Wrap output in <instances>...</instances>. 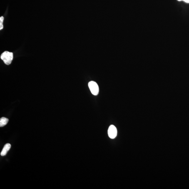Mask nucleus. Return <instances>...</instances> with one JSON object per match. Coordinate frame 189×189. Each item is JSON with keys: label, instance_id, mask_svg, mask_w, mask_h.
Here are the masks:
<instances>
[{"label": "nucleus", "instance_id": "obj_1", "mask_svg": "<svg viewBox=\"0 0 189 189\" xmlns=\"http://www.w3.org/2000/svg\"><path fill=\"white\" fill-rule=\"evenodd\" d=\"M13 53L8 51H5L1 55V59L3 60L6 65L11 64L13 59Z\"/></svg>", "mask_w": 189, "mask_h": 189}, {"label": "nucleus", "instance_id": "obj_2", "mask_svg": "<svg viewBox=\"0 0 189 189\" xmlns=\"http://www.w3.org/2000/svg\"><path fill=\"white\" fill-rule=\"evenodd\" d=\"M89 87L92 94L97 95L99 93V87L97 83L94 81H90L88 83Z\"/></svg>", "mask_w": 189, "mask_h": 189}, {"label": "nucleus", "instance_id": "obj_3", "mask_svg": "<svg viewBox=\"0 0 189 189\" xmlns=\"http://www.w3.org/2000/svg\"><path fill=\"white\" fill-rule=\"evenodd\" d=\"M117 129L114 125H111L109 126L108 130V134L109 136L111 139H114L117 136Z\"/></svg>", "mask_w": 189, "mask_h": 189}, {"label": "nucleus", "instance_id": "obj_4", "mask_svg": "<svg viewBox=\"0 0 189 189\" xmlns=\"http://www.w3.org/2000/svg\"><path fill=\"white\" fill-rule=\"evenodd\" d=\"M11 148V145L10 144L7 143L5 145L1 153V156H4L5 155Z\"/></svg>", "mask_w": 189, "mask_h": 189}, {"label": "nucleus", "instance_id": "obj_5", "mask_svg": "<svg viewBox=\"0 0 189 189\" xmlns=\"http://www.w3.org/2000/svg\"><path fill=\"white\" fill-rule=\"evenodd\" d=\"M9 120L8 118L4 117L1 118L0 119V126L2 127L5 126L7 124Z\"/></svg>", "mask_w": 189, "mask_h": 189}, {"label": "nucleus", "instance_id": "obj_6", "mask_svg": "<svg viewBox=\"0 0 189 189\" xmlns=\"http://www.w3.org/2000/svg\"><path fill=\"white\" fill-rule=\"evenodd\" d=\"M4 17L3 16L0 17V30L3 29V22L4 21Z\"/></svg>", "mask_w": 189, "mask_h": 189}, {"label": "nucleus", "instance_id": "obj_7", "mask_svg": "<svg viewBox=\"0 0 189 189\" xmlns=\"http://www.w3.org/2000/svg\"><path fill=\"white\" fill-rule=\"evenodd\" d=\"M177 1H185V2L186 3H189V0H177Z\"/></svg>", "mask_w": 189, "mask_h": 189}]
</instances>
